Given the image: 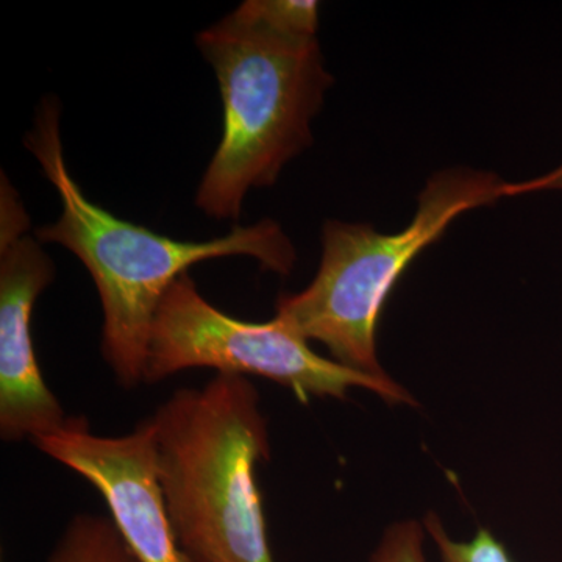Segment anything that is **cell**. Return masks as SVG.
<instances>
[{
    "mask_svg": "<svg viewBox=\"0 0 562 562\" xmlns=\"http://www.w3.org/2000/svg\"><path fill=\"white\" fill-rule=\"evenodd\" d=\"M47 562H138L111 517L80 514L70 520Z\"/></svg>",
    "mask_w": 562,
    "mask_h": 562,
    "instance_id": "cell-8",
    "label": "cell"
},
{
    "mask_svg": "<svg viewBox=\"0 0 562 562\" xmlns=\"http://www.w3.org/2000/svg\"><path fill=\"white\" fill-rule=\"evenodd\" d=\"M25 147L40 161L63 206L60 220L40 228L36 236L41 243L60 244L72 251L91 273L103 310L102 355L121 386L144 383L158 306L192 265L243 255L280 276L294 269V246L271 220L236 227L210 241H177L92 203L66 166L55 98L41 103Z\"/></svg>",
    "mask_w": 562,
    "mask_h": 562,
    "instance_id": "cell-1",
    "label": "cell"
},
{
    "mask_svg": "<svg viewBox=\"0 0 562 562\" xmlns=\"http://www.w3.org/2000/svg\"><path fill=\"white\" fill-rule=\"evenodd\" d=\"M29 217L2 180L0 233V436L18 442L50 435L69 417L36 360L32 316L36 299L55 279V266L31 236Z\"/></svg>",
    "mask_w": 562,
    "mask_h": 562,
    "instance_id": "cell-6",
    "label": "cell"
},
{
    "mask_svg": "<svg viewBox=\"0 0 562 562\" xmlns=\"http://www.w3.org/2000/svg\"><path fill=\"white\" fill-rule=\"evenodd\" d=\"M424 525L416 520L392 524L373 552L371 562H427Z\"/></svg>",
    "mask_w": 562,
    "mask_h": 562,
    "instance_id": "cell-10",
    "label": "cell"
},
{
    "mask_svg": "<svg viewBox=\"0 0 562 562\" xmlns=\"http://www.w3.org/2000/svg\"><path fill=\"white\" fill-rule=\"evenodd\" d=\"M166 509L188 562H273L257 469L271 458L260 394L216 373L173 392L154 416Z\"/></svg>",
    "mask_w": 562,
    "mask_h": 562,
    "instance_id": "cell-2",
    "label": "cell"
},
{
    "mask_svg": "<svg viewBox=\"0 0 562 562\" xmlns=\"http://www.w3.org/2000/svg\"><path fill=\"white\" fill-rule=\"evenodd\" d=\"M505 184L492 172L446 169L427 181L413 221L401 232L328 221L319 271L306 290L280 295L276 317L306 341L324 344L347 368L386 375L376 358L375 331L392 288L458 216L505 198Z\"/></svg>",
    "mask_w": 562,
    "mask_h": 562,
    "instance_id": "cell-4",
    "label": "cell"
},
{
    "mask_svg": "<svg viewBox=\"0 0 562 562\" xmlns=\"http://www.w3.org/2000/svg\"><path fill=\"white\" fill-rule=\"evenodd\" d=\"M424 527L438 547L441 562H513L503 543L486 528H480L471 541L461 542L450 538L436 514L425 517Z\"/></svg>",
    "mask_w": 562,
    "mask_h": 562,
    "instance_id": "cell-9",
    "label": "cell"
},
{
    "mask_svg": "<svg viewBox=\"0 0 562 562\" xmlns=\"http://www.w3.org/2000/svg\"><path fill=\"white\" fill-rule=\"evenodd\" d=\"M224 102V133L195 195L214 220L236 221L250 188L271 187L313 143L312 121L333 85L316 36L276 27L251 0L195 38Z\"/></svg>",
    "mask_w": 562,
    "mask_h": 562,
    "instance_id": "cell-3",
    "label": "cell"
},
{
    "mask_svg": "<svg viewBox=\"0 0 562 562\" xmlns=\"http://www.w3.org/2000/svg\"><path fill=\"white\" fill-rule=\"evenodd\" d=\"M32 443L102 495L138 562H188L162 497L149 419L128 435L98 436L83 417H69L60 430Z\"/></svg>",
    "mask_w": 562,
    "mask_h": 562,
    "instance_id": "cell-7",
    "label": "cell"
},
{
    "mask_svg": "<svg viewBox=\"0 0 562 562\" xmlns=\"http://www.w3.org/2000/svg\"><path fill=\"white\" fill-rule=\"evenodd\" d=\"M557 190L562 191V165L553 169L552 172L538 177V179L520 181V183H506L505 198L530 194V192Z\"/></svg>",
    "mask_w": 562,
    "mask_h": 562,
    "instance_id": "cell-11",
    "label": "cell"
},
{
    "mask_svg": "<svg viewBox=\"0 0 562 562\" xmlns=\"http://www.w3.org/2000/svg\"><path fill=\"white\" fill-rule=\"evenodd\" d=\"M308 342L279 317L255 324L220 312L202 297L190 273H183L158 306L144 383L206 368L272 380L303 403L313 397L344 398L351 387H362L387 403L414 405L412 394L391 376L353 371L321 357Z\"/></svg>",
    "mask_w": 562,
    "mask_h": 562,
    "instance_id": "cell-5",
    "label": "cell"
}]
</instances>
